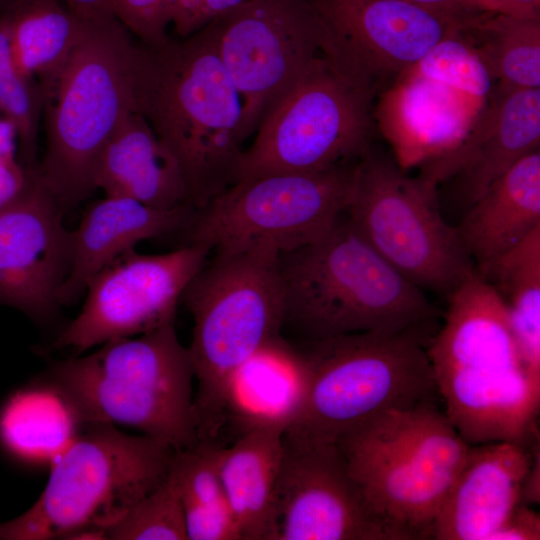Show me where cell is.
<instances>
[{"instance_id":"cell-31","label":"cell","mask_w":540,"mask_h":540,"mask_svg":"<svg viewBox=\"0 0 540 540\" xmlns=\"http://www.w3.org/2000/svg\"><path fill=\"white\" fill-rule=\"evenodd\" d=\"M410 72L451 90L482 110L495 87V80L480 53L461 30L441 39Z\"/></svg>"},{"instance_id":"cell-1","label":"cell","mask_w":540,"mask_h":540,"mask_svg":"<svg viewBox=\"0 0 540 540\" xmlns=\"http://www.w3.org/2000/svg\"><path fill=\"white\" fill-rule=\"evenodd\" d=\"M130 70L136 110L177 161L189 204L204 207L235 183L244 151L242 100L211 24L156 44L134 39Z\"/></svg>"},{"instance_id":"cell-40","label":"cell","mask_w":540,"mask_h":540,"mask_svg":"<svg viewBox=\"0 0 540 540\" xmlns=\"http://www.w3.org/2000/svg\"><path fill=\"white\" fill-rule=\"evenodd\" d=\"M540 502V453L539 444L534 449L533 458L521 488L520 503L539 504Z\"/></svg>"},{"instance_id":"cell-17","label":"cell","mask_w":540,"mask_h":540,"mask_svg":"<svg viewBox=\"0 0 540 540\" xmlns=\"http://www.w3.org/2000/svg\"><path fill=\"white\" fill-rule=\"evenodd\" d=\"M66 211L43 183L37 166L28 169L21 191L0 206V304L35 322H51L70 269L72 231Z\"/></svg>"},{"instance_id":"cell-24","label":"cell","mask_w":540,"mask_h":540,"mask_svg":"<svg viewBox=\"0 0 540 540\" xmlns=\"http://www.w3.org/2000/svg\"><path fill=\"white\" fill-rule=\"evenodd\" d=\"M540 227V150L500 176L456 226L475 266L510 250Z\"/></svg>"},{"instance_id":"cell-43","label":"cell","mask_w":540,"mask_h":540,"mask_svg":"<svg viewBox=\"0 0 540 540\" xmlns=\"http://www.w3.org/2000/svg\"><path fill=\"white\" fill-rule=\"evenodd\" d=\"M14 0H0V15L11 5Z\"/></svg>"},{"instance_id":"cell-11","label":"cell","mask_w":540,"mask_h":540,"mask_svg":"<svg viewBox=\"0 0 540 540\" xmlns=\"http://www.w3.org/2000/svg\"><path fill=\"white\" fill-rule=\"evenodd\" d=\"M344 213L380 257L423 291L447 297L475 269L456 227L442 217L435 190L370 148L356 163Z\"/></svg>"},{"instance_id":"cell-36","label":"cell","mask_w":540,"mask_h":540,"mask_svg":"<svg viewBox=\"0 0 540 540\" xmlns=\"http://www.w3.org/2000/svg\"><path fill=\"white\" fill-rule=\"evenodd\" d=\"M249 0H176L172 27L185 38Z\"/></svg>"},{"instance_id":"cell-7","label":"cell","mask_w":540,"mask_h":540,"mask_svg":"<svg viewBox=\"0 0 540 540\" xmlns=\"http://www.w3.org/2000/svg\"><path fill=\"white\" fill-rule=\"evenodd\" d=\"M424 331L358 332L304 341L305 392L286 434L336 442L368 418L434 400Z\"/></svg>"},{"instance_id":"cell-14","label":"cell","mask_w":540,"mask_h":540,"mask_svg":"<svg viewBox=\"0 0 540 540\" xmlns=\"http://www.w3.org/2000/svg\"><path fill=\"white\" fill-rule=\"evenodd\" d=\"M210 251L186 244L162 254L123 253L88 282L81 311L60 331L55 346L80 354L175 321L177 305Z\"/></svg>"},{"instance_id":"cell-23","label":"cell","mask_w":540,"mask_h":540,"mask_svg":"<svg viewBox=\"0 0 540 540\" xmlns=\"http://www.w3.org/2000/svg\"><path fill=\"white\" fill-rule=\"evenodd\" d=\"M95 185L105 195L131 198L156 209L190 205L177 161L136 108L106 145Z\"/></svg>"},{"instance_id":"cell-4","label":"cell","mask_w":540,"mask_h":540,"mask_svg":"<svg viewBox=\"0 0 540 540\" xmlns=\"http://www.w3.org/2000/svg\"><path fill=\"white\" fill-rule=\"evenodd\" d=\"M279 258L280 251L268 243L215 251L182 295L193 318L188 351L196 381L198 441H220L230 378L254 353L281 336L284 298Z\"/></svg>"},{"instance_id":"cell-21","label":"cell","mask_w":540,"mask_h":540,"mask_svg":"<svg viewBox=\"0 0 540 540\" xmlns=\"http://www.w3.org/2000/svg\"><path fill=\"white\" fill-rule=\"evenodd\" d=\"M194 213L190 205L162 210L119 196L91 202L72 231L70 269L58 295L61 306L77 301L96 273L137 243L183 231Z\"/></svg>"},{"instance_id":"cell-28","label":"cell","mask_w":540,"mask_h":540,"mask_svg":"<svg viewBox=\"0 0 540 540\" xmlns=\"http://www.w3.org/2000/svg\"><path fill=\"white\" fill-rule=\"evenodd\" d=\"M475 268L504 302L523 364L540 388V227Z\"/></svg>"},{"instance_id":"cell-42","label":"cell","mask_w":540,"mask_h":540,"mask_svg":"<svg viewBox=\"0 0 540 540\" xmlns=\"http://www.w3.org/2000/svg\"><path fill=\"white\" fill-rule=\"evenodd\" d=\"M514 4L522 6L524 8L539 12L540 0H510Z\"/></svg>"},{"instance_id":"cell-20","label":"cell","mask_w":540,"mask_h":540,"mask_svg":"<svg viewBox=\"0 0 540 540\" xmlns=\"http://www.w3.org/2000/svg\"><path fill=\"white\" fill-rule=\"evenodd\" d=\"M482 110L408 70L379 93L373 118L391 144L395 162L407 169L453 150Z\"/></svg>"},{"instance_id":"cell-33","label":"cell","mask_w":540,"mask_h":540,"mask_svg":"<svg viewBox=\"0 0 540 540\" xmlns=\"http://www.w3.org/2000/svg\"><path fill=\"white\" fill-rule=\"evenodd\" d=\"M0 111L16 129L20 163L26 169L35 168L44 94L35 79L22 75L12 64H0Z\"/></svg>"},{"instance_id":"cell-39","label":"cell","mask_w":540,"mask_h":540,"mask_svg":"<svg viewBox=\"0 0 540 540\" xmlns=\"http://www.w3.org/2000/svg\"><path fill=\"white\" fill-rule=\"evenodd\" d=\"M68 8L83 19L106 21L115 18L109 0H62Z\"/></svg>"},{"instance_id":"cell-27","label":"cell","mask_w":540,"mask_h":540,"mask_svg":"<svg viewBox=\"0 0 540 540\" xmlns=\"http://www.w3.org/2000/svg\"><path fill=\"white\" fill-rule=\"evenodd\" d=\"M85 425L68 397L42 377L9 400L0 417V435L17 456L52 463Z\"/></svg>"},{"instance_id":"cell-3","label":"cell","mask_w":540,"mask_h":540,"mask_svg":"<svg viewBox=\"0 0 540 540\" xmlns=\"http://www.w3.org/2000/svg\"><path fill=\"white\" fill-rule=\"evenodd\" d=\"M284 324L304 341L358 332L424 331L439 315L340 219L323 236L280 253Z\"/></svg>"},{"instance_id":"cell-37","label":"cell","mask_w":540,"mask_h":540,"mask_svg":"<svg viewBox=\"0 0 540 540\" xmlns=\"http://www.w3.org/2000/svg\"><path fill=\"white\" fill-rule=\"evenodd\" d=\"M540 515L523 503H518L489 540H539Z\"/></svg>"},{"instance_id":"cell-35","label":"cell","mask_w":540,"mask_h":540,"mask_svg":"<svg viewBox=\"0 0 540 540\" xmlns=\"http://www.w3.org/2000/svg\"><path fill=\"white\" fill-rule=\"evenodd\" d=\"M420 7L467 22L487 14L504 13L523 17H539L536 12L510 0H406Z\"/></svg>"},{"instance_id":"cell-12","label":"cell","mask_w":540,"mask_h":540,"mask_svg":"<svg viewBox=\"0 0 540 540\" xmlns=\"http://www.w3.org/2000/svg\"><path fill=\"white\" fill-rule=\"evenodd\" d=\"M356 163L239 180L195 210L187 244L232 251L268 243L282 253L311 243L344 213Z\"/></svg>"},{"instance_id":"cell-30","label":"cell","mask_w":540,"mask_h":540,"mask_svg":"<svg viewBox=\"0 0 540 540\" xmlns=\"http://www.w3.org/2000/svg\"><path fill=\"white\" fill-rule=\"evenodd\" d=\"M461 30L486 62L495 85L540 88V16L487 14L464 23Z\"/></svg>"},{"instance_id":"cell-34","label":"cell","mask_w":540,"mask_h":540,"mask_svg":"<svg viewBox=\"0 0 540 540\" xmlns=\"http://www.w3.org/2000/svg\"><path fill=\"white\" fill-rule=\"evenodd\" d=\"M115 18L134 39L145 44L164 41L176 0H109Z\"/></svg>"},{"instance_id":"cell-6","label":"cell","mask_w":540,"mask_h":540,"mask_svg":"<svg viewBox=\"0 0 540 540\" xmlns=\"http://www.w3.org/2000/svg\"><path fill=\"white\" fill-rule=\"evenodd\" d=\"M176 452L111 423H88L51 463L37 501L0 524V539H106V531L167 478Z\"/></svg>"},{"instance_id":"cell-18","label":"cell","mask_w":540,"mask_h":540,"mask_svg":"<svg viewBox=\"0 0 540 540\" xmlns=\"http://www.w3.org/2000/svg\"><path fill=\"white\" fill-rule=\"evenodd\" d=\"M539 146L540 88L495 85L459 145L423 165L418 178L436 190L441 182L457 177L472 204L517 161L540 150Z\"/></svg>"},{"instance_id":"cell-22","label":"cell","mask_w":540,"mask_h":540,"mask_svg":"<svg viewBox=\"0 0 540 540\" xmlns=\"http://www.w3.org/2000/svg\"><path fill=\"white\" fill-rule=\"evenodd\" d=\"M305 368L298 349L280 336L247 359L230 378L224 397L223 431L236 438L252 430L285 432L305 392Z\"/></svg>"},{"instance_id":"cell-15","label":"cell","mask_w":540,"mask_h":540,"mask_svg":"<svg viewBox=\"0 0 540 540\" xmlns=\"http://www.w3.org/2000/svg\"><path fill=\"white\" fill-rule=\"evenodd\" d=\"M321 54L374 97L462 21L406 0H313Z\"/></svg>"},{"instance_id":"cell-8","label":"cell","mask_w":540,"mask_h":540,"mask_svg":"<svg viewBox=\"0 0 540 540\" xmlns=\"http://www.w3.org/2000/svg\"><path fill=\"white\" fill-rule=\"evenodd\" d=\"M336 444L368 504L410 540L431 538L470 446L433 400L380 412Z\"/></svg>"},{"instance_id":"cell-19","label":"cell","mask_w":540,"mask_h":540,"mask_svg":"<svg viewBox=\"0 0 540 540\" xmlns=\"http://www.w3.org/2000/svg\"><path fill=\"white\" fill-rule=\"evenodd\" d=\"M533 454L498 441L470 445L432 525L436 540H489L520 502Z\"/></svg>"},{"instance_id":"cell-13","label":"cell","mask_w":540,"mask_h":540,"mask_svg":"<svg viewBox=\"0 0 540 540\" xmlns=\"http://www.w3.org/2000/svg\"><path fill=\"white\" fill-rule=\"evenodd\" d=\"M210 24L242 100L245 141L274 101L322 55L321 20L313 0H249Z\"/></svg>"},{"instance_id":"cell-9","label":"cell","mask_w":540,"mask_h":540,"mask_svg":"<svg viewBox=\"0 0 540 540\" xmlns=\"http://www.w3.org/2000/svg\"><path fill=\"white\" fill-rule=\"evenodd\" d=\"M133 42L116 18L91 22L45 99V150L37 169L66 212L96 190L104 149L135 109Z\"/></svg>"},{"instance_id":"cell-38","label":"cell","mask_w":540,"mask_h":540,"mask_svg":"<svg viewBox=\"0 0 540 540\" xmlns=\"http://www.w3.org/2000/svg\"><path fill=\"white\" fill-rule=\"evenodd\" d=\"M27 174L18 158H0V206L21 191Z\"/></svg>"},{"instance_id":"cell-16","label":"cell","mask_w":540,"mask_h":540,"mask_svg":"<svg viewBox=\"0 0 540 540\" xmlns=\"http://www.w3.org/2000/svg\"><path fill=\"white\" fill-rule=\"evenodd\" d=\"M282 443L276 540H410L368 504L336 442L283 433Z\"/></svg>"},{"instance_id":"cell-26","label":"cell","mask_w":540,"mask_h":540,"mask_svg":"<svg viewBox=\"0 0 540 540\" xmlns=\"http://www.w3.org/2000/svg\"><path fill=\"white\" fill-rule=\"evenodd\" d=\"M7 15L14 64L40 84L45 102L93 21L72 12L62 0H14Z\"/></svg>"},{"instance_id":"cell-41","label":"cell","mask_w":540,"mask_h":540,"mask_svg":"<svg viewBox=\"0 0 540 540\" xmlns=\"http://www.w3.org/2000/svg\"><path fill=\"white\" fill-rule=\"evenodd\" d=\"M17 133L13 123L0 111V158H18Z\"/></svg>"},{"instance_id":"cell-32","label":"cell","mask_w":540,"mask_h":540,"mask_svg":"<svg viewBox=\"0 0 540 540\" xmlns=\"http://www.w3.org/2000/svg\"><path fill=\"white\" fill-rule=\"evenodd\" d=\"M106 539H188L180 497L168 476L106 531Z\"/></svg>"},{"instance_id":"cell-25","label":"cell","mask_w":540,"mask_h":540,"mask_svg":"<svg viewBox=\"0 0 540 540\" xmlns=\"http://www.w3.org/2000/svg\"><path fill=\"white\" fill-rule=\"evenodd\" d=\"M283 432L257 429L220 450L219 471L242 540H276L275 494Z\"/></svg>"},{"instance_id":"cell-5","label":"cell","mask_w":540,"mask_h":540,"mask_svg":"<svg viewBox=\"0 0 540 540\" xmlns=\"http://www.w3.org/2000/svg\"><path fill=\"white\" fill-rule=\"evenodd\" d=\"M43 378L68 397L85 424L132 427L177 452L198 442L194 372L175 321L53 362Z\"/></svg>"},{"instance_id":"cell-2","label":"cell","mask_w":540,"mask_h":540,"mask_svg":"<svg viewBox=\"0 0 540 540\" xmlns=\"http://www.w3.org/2000/svg\"><path fill=\"white\" fill-rule=\"evenodd\" d=\"M427 344L445 414L469 445L536 438L540 388L521 359L506 306L476 268L447 297Z\"/></svg>"},{"instance_id":"cell-10","label":"cell","mask_w":540,"mask_h":540,"mask_svg":"<svg viewBox=\"0 0 540 540\" xmlns=\"http://www.w3.org/2000/svg\"><path fill=\"white\" fill-rule=\"evenodd\" d=\"M374 99L318 56L266 111L240 157L235 182L317 171L360 158L369 149Z\"/></svg>"},{"instance_id":"cell-29","label":"cell","mask_w":540,"mask_h":540,"mask_svg":"<svg viewBox=\"0 0 540 540\" xmlns=\"http://www.w3.org/2000/svg\"><path fill=\"white\" fill-rule=\"evenodd\" d=\"M222 446L198 441L174 455L168 478L180 497L188 540H242L220 476Z\"/></svg>"}]
</instances>
